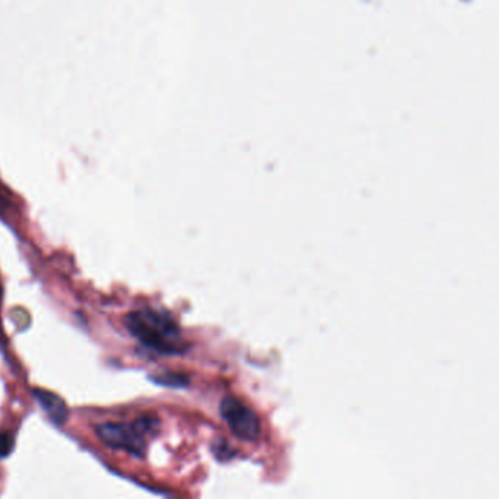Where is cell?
Wrapping results in <instances>:
<instances>
[{"label": "cell", "mask_w": 499, "mask_h": 499, "mask_svg": "<svg viewBox=\"0 0 499 499\" xmlns=\"http://www.w3.org/2000/svg\"><path fill=\"white\" fill-rule=\"evenodd\" d=\"M151 380L157 384L161 385H167V387H183L187 384V378L179 373H163V375H157V376H151Z\"/></svg>", "instance_id": "5b68a950"}, {"label": "cell", "mask_w": 499, "mask_h": 499, "mask_svg": "<svg viewBox=\"0 0 499 499\" xmlns=\"http://www.w3.org/2000/svg\"><path fill=\"white\" fill-rule=\"evenodd\" d=\"M34 397L40 403V406L43 407V410L50 416L51 421H55L56 423H63L66 421L67 407L59 396L49 393V391L44 389H35Z\"/></svg>", "instance_id": "277c9868"}, {"label": "cell", "mask_w": 499, "mask_h": 499, "mask_svg": "<svg viewBox=\"0 0 499 499\" xmlns=\"http://www.w3.org/2000/svg\"><path fill=\"white\" fill-rule=\"evenodd\" d=\"M125 325L144 347L161 355L183 352V340L179 325L167 312L145 307L128 314Z\"/></svg>", "instance_id": "6da1fadb"}, {"label": "cell", "mask_w": 499, "mask_h": 499, "mask_svg": "<svg viewBox=\"0 0 499 499\" xmlns=\"http://www.w3.org/2000/svg\"><path fill=\"white\" fill-rule=\"evenodd\" d=\"M155 423L150 417H141L132 423H103L96 428V434L107 447L142 457L146 450L145 435L153 432Z\"/></svg>", "instance_id": "7a4b0ae2"}, {"label": "cell", "mask_w": 499, "mask_h": 499, "mask_svg": "<svg viewBox=\"0 0 499 499\" xmlns=\"http://www.w3.org/2000/svg\"><path fill=\"white\" fill-rule=\"evenodd\" d=\"M2 208H3V199L0 198V211H2Z\"/></svg>", "instance_id": "52a82bcc"}, {"label": "cell", "mask_w": 499, "mask_h": 499, "mask_svg": "<svg viewBox=\"0 0 499 499\" xmlns=\"http://www.w3.org/2000/svg\"><path fill=\"white\" fill-rule=\"evenodd\" d=\"M12 438L5 432H0V457H6L12 450Z\"/></svg>", "instance_id": "8992f818"}, {"label": "cell", "mask_w": 499, "mask_h": 499, "mask_svg": "<svg viewBox=\"0 0 499 499\" xmlns=\"http://www.w3.org/2000/svg\"><path fill=\"white\" fill-rule=\"evenodd\" d=\"M220 413L223 421L239 439L253 442L260 438L261 422L258 414L240 400L227 396L221 401Z\"/></svg>", "instance_id": "3957f363"}]
</instances>
